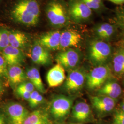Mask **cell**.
I'll return each instance as SVG.
<instances>
[{"label":"cell","mask_w":124,"mask_h":124,"mask_svg":"<svg viewBox=\"0 0 124 124\" xmlns=\"http://www.w3.org/2000/svg\"><path fill=\"white\" fill-rule=\"evenodd\" d=\"M40 15V4L36 0H19L11 12L15 21L27 26L36 25L39 22Z\"/></svg>","instance_id":"1"},{"label":"cell","mask_w":124,"mask_h":124,"mask_svg":"<svg viewBox=\"0 0 124 124\" xmlns=\"http://www.w3.org/2000/svg\"><path fill=\"white\" fill-rule=\"evenodd\" d=\"M111 75V70L108 66L99 65L94 68L87 77L88 87L92 90L101 88Z\"/></svg>","instance_id":"2"},{"label":"cell","mask_w":124,"mask_h":124,"mask_svg":"<svg viewBox=\"0 0 124 124\" xmlns=\"http://www.w3.org/2000/svg\"><path fill=\"white\" fill-rule=\"evenodd\" d=\"M46 16L50 23L54 26L61 27L67 22L66 12L62 4L56 1L50 2L46 8Z\"/></svg>","instance_id":"3"},{"label":"cell","mask_w":124,"mask_h":124,"mask_svg":"<svg viewBox=\"0 0 124 124\" xmlns=\"http://www.w3.org/2000/svg\"><path fill=\"white\" fill-rule=\"evenodd\" d=\"M111 53L110 46L101 40L94 41L90 46V57L97 64H101L108 59Z\"/></svg>","instance_id":"4"},{"label":"cell","mask_w":124,"mask_h":124,"mask_svg":"<svg viewBox=\"0 0 124 124\" xmlns=\"http://www.w3.org/2000/svg\"><path fill=\"white\" fill-rule=\"evenodd\" d=\"M5 111L11 124H23L29 114V111L24 107L17 102L7 104L5 107Z\"/></svg>","instance_id":"5"},{"label":"cell","mask_w":124,"mask_h":124,"mask_svg":"<svg viewBox=\"0 0 124 124\" xmlns=\"http://www.w3.org/2000/svg\"><path fill=\"white\" fill-rule=\"evenodd\" d=\"M72 102L69 98L60 96L55 98L52 102L51 110L53 116L57 118H62L65 116L71 109Z\"/></svg>","instance_id":"6"},{"label":"cell","mask_w":124,"mask_h":124,"mask_svg":"<svg viewBox=\"0 0 124 124\" xmlns=\"http://www.w3.org/2000/svg\"><path fill=\"white\" fill-rule=\"evenodd\" d=\"M69 13L74 20L81 21L90 18L92 14V11L82 0H76L70 4Z\"/></svg>","instance_id":"7"},{"label":"cell","mask_w":124,"mask_h":124,"mask_svg":"<svg viewBox=\"0 0 124 124\" xmlns=\"http://www.w3.org/2000/svg\"><path fill=\"white\" fill-rule=\"evenodd\" d=\"M79 55L73 49H68L58 53L56 61L63 68H72L75 67L79 61Z\"/></svg>","instance_id":"8"},{"label":"cell","mask_w":124,"mask_h":124,"mask_svg":"<svg viewBox=\"0 0 124 124\" xmlns=\"http://www.w3.org/2000/svg\"><path fill=\"white\" fill-rule=\"evenodd\" d=\"M2 56L8 66H19L24 62V55L21 50L10 45L2 50Z\"/></svg>","instance_id":"9"},{"label":"cell","mask_w":124,"mask_h":124,"mask_svg":"<svg viewBox=\"0 0 124 124\" xmlns=\"http://www.w3.org/2000/svg\"><path fill=\"white\" fill-rule=\"evenodd\" d=\"M65 78L64 69L58 63L51 68L46 75L47 82L50 87H56L60 85Z\"/></svg>","instance_id":"10"},{"label":"cell","mask_w":124,"mask_h":124,"mask_svg":"<svg viewBox=\"0 0 124 124\" xmlns=\"http://www.w3.org/2000/svg\"><path fill=\"white\" fill-rule=\"evenodd\" d=\"M82 39L80 33L73 30H68L61 33L60 49L77 46Z\"/></svg>","instance_id":"11"},{"label":"cell","mask_w":124,"mask_h":124,"mask_svg":"<svg viewBox=\"0 0 124 124\" xmlns=\"http://www.w3.org/2000/svg\"><path fill=\"white\" fill-rule=\"evenodd\" d=\"M29 56L33 62L39 65L46 64L50 60V54L48 49L39 43L33 46Z\"/></svg>","instance_id":"12"},{"label":"cell","mask_w":124,"mask_h":124,"mask_svg":"<svg viewBox=\"0 0 124 124\" xmlns=\"http://www.w3.org/2000/svg\"><path fill=\"white\" fill-rule=\"evenodd\" d=\"M61 32L58 31H51L43 35L40 38L38 43L46 49H60Z\"/></svg>","instance_id":"13"},{"label":"cell","mask_w":124,"mask_h":124,"mask_svg":"<svg viewBox=\"0 0 124 124\" xmlns=\"http://www.w3.org/2000/svg\"><path fill=\"white\" fill-rule=\"evenodd\" d=\"M85 79L84 75L82 72L78 70L72 71L67 78L65 88L70 91L78 90L83 86Z\"/></svg>","instance_id":"14"},{"label":"cell","mask_w":124,"mask_h":124,"mask_svg":"<svg viewBox=\"0 0 124 124\" xmlns=\"http://www.w3.org/2000/svg\"><path fill=\"white\" fill-rule=\"evenodd\" d=\"M92 102L94 107L102 113L111 111L115 106V101L112 98L102 95L92 98Z\"/></svg>","instance_id":"15"},{"label":"cell","mask_w":124,"mask_h":124,"mask_svg":"<svg viewBox=\"0 0 124 124\" xmlns=\"http://www.w3.org/2000/svg\"><path fill=\"white\" fill-rule=\"evenodd\" d=\"M99 95L105 96L113 99L118 98L122 93V89L117 82L109 81L106 82L98 91Z\"/></svg>","instance_id":"16"},{"label":"cell","mask_w":124,"mask_h":124,"mask_svg":"<svg viewBox=\"0 0 124 124\" xmlns=\"http://www.w3.org/2000/svg\"><path fill=\"white\" fill-rule=\"evenodd\" d=\"M8 77L13 85L21 84L25 79V75L22 69L18 65L8 67Z\"/></svg>","instance_id":"17"},{"label":"cell","mask_w":124,"mask_h":124,"mask_svg":"<svg viewBox=\"0 0 124 124\" xmlns=\"http://www.w3.org/2000/svg\"><path fill=\"white\" fill-rule=\"evenodd\" d=\"M90 108L88 104L85 102H79L73 107L72 116L78 121L87 120L90 115Z\"/></svg>","instance_id":"18"},{"label":"cell","mask_w":124,"mask_h":124,"mask_svg":"<svg viewBox=\"0 0 124 124\" xmlns=\"http://www.w3.org/2000/svg\"><path fill=\"white\" fill-rule=\"evenodd\" d=\"M23 124H50L47 114L41 110L29 113Z\"/></svg>","instance_id":"19"},{"label":"cell","mask_w":124,"mask_h":124,"mask_svg":"<svg viewBox=\"0 0 124 124\" xmlns=\"http://www.w3.org/2000/svg\"><path fill=\"white\" fill-rule=\"evenodd\" d=\"M8 38L9 45L18 49L24 47L28 42L26 35L21 31H9Z\"/></svg>","instance_id":"20"},{"label":"cell","mask_w":124,"mask_h":124,"mask_svg":"<svg viewBox=\"0 0 124 124\" xmlns=\"http://www.w3.org/2000/svg\"><path fill=\"white\" fill-rule=\"evenodd\" d=\"M26 75L31 82L38 91L42 93H44V86L41 79L40 72L37 69L33 68L27 70Z\"/></svg>","instance_id":"21"},{"label":"cell","mask_w":124,"mask_h":124,"mask_svg":"<svg viewBox=\"0 0 124 124\" xmlns=\"http://www.w3.org/2000/svg\"><path fill=\"white\" fill-rule=\"evenodd\" d=\"M114 70L116 75L124 74V48L118 50L114 54L113 60Z\"/></svg>","instance_id":"22"},{"label":"cell","mask_w":124,"mask_h":124,"mask_svg":"<svg viewBox=\"0 0 124 124\" xmlns=\"http://www.w3.org/2000/svg\"><path fill=\"white\" fill-rule=\"evenodd\" d=\"M114 32V28L112 25L108 23H103L98 25L96 29L98 36L102 39H109Z\"/></svg>","instance_id":"23"},{"label":"cell","mask_w":124,"mask_h":124,"mask_svg":"<svg viewBox=\"0 0 124 124\" xmlns=\"http://www.w3.org/2000/svg\"><path fill=\"white\" fill-rule=\"evenodd\" d=\"M9 31L7 29L0 28V51H2L3 49L9 45Z\"/></svg>","instance_id":"24"},{"label":"cell","mask_w":124,"mask_h":124,"mask_svg":"<svg viewBox=\"0 0 124 124\" xmlns=\"http://www.w3.org/2000/svg\"><path fill=\"white\" fill-rule=\"evenodd\" d=\"M43 100V97L42 96L38 91L34 90L31 94L30 98L28 101L31 107L34 108L39 105Z\"/></svg>","instance_id":"25"},{"label":"cell","mask_w":124,"mask_h":124,"mask_svg":"<svg viewBox=\"0 0 124 124\" xmlns=\"http://www.w3.org/2000/svg\"><path fill=\"white\" fill-rule=\"evenodd\" d=\"M115 19L117 25L124 31V7L118 11Z\"/></svg>","instance_id":"26"},{"label":"cell","mask_w":124,"mask_h":124,"mask_svg":"<svg viewBox=\"0 0 124 124\" xmlns=\"http://www.w3.org/2000/svg\"><path fill=\"white\" fill-rule=\"evenodd\" d=\"M0 77H8V65L3 56L0 55Z\"/></svg>","instance_id":"27"},{"label":"cell","mask_w":124,"mask_h":124,"mask_svg":"<svg viewBox=\"0 0 124 124\" xmlns=\"http://www.w3.org/2000/svg\"><path fill=\"white\" fill-rule=\"evenodd\" d=\"M17 89L25 91L31 93L35 90V86L31 82H23L18 85Z\"/></svg>","instance_id":"28"},{"label":"cell","mask_w":124,"mask_h":124,"mask_svg":"<svg viewBox=\"0 0 124 124\" xmlns=\"http://www.w3.org/2000/svg\"><path fill=\"white\" fill-rule=\"evenodd\" d=\"M85 4L89 8L92 9H99L100 8L101 5L98 4L94 0H82Z\"/></svg>","instance_id":"29"},{"label":"cell","mask_w":124,"mask_h":124,"mask_svg":"<svg viewBox=\"0 0 124 124\" xmlns=\"http://www.w3.org/2000/svg\"><path fill=\"white\" fill-rule=\"evenodd\" d=\"M17 92L18 94L23 98L25 100H29V98H30L31 94V93L25 91H23L21 90H18L17 89Z\"/></svg>","instance_id":"30"},{"label":"cell","mask_w":124,"mask_h":124,"mask_svg":"<svg viewBox=\"0 0 124 124\" xmlns=\"http://www.w3.org/2000/svg\"><path fill=\"white\" fill-rule=\"evenodd\" d=\"M114 124H124V118L114 115Z\"/></svg>","instance_id":"31"},{"label":"cell","mask_w":124,"mask_h":124,"mask_svg":"<svg viewBox=\"0 0 124 124\" xmlns=\"http://www.w3.org/2000/svg\"><path fill=\"white\" fill-rule=\"evenodd\" d=\"M0 124H6V118L0 110Z\"/></svg>","instance_id":"32"},{"label":"cell","mask_w":124,"mask_h":124,"mask_svg":"<svg viewBox=\"0 0 124 124\" xmlns=\"http://www.w3.org/2000/svg\"><path fill=\"white\" fill-rule=\"evenodd\" d=\"M114 4L117 5H122L124 4V0H107Z\"/></svg>","instance_id":"33"},{"label":"cell","mask_w":124,"mask_h":124,"mask_svg":"<svg viewBox=\"0 0 124 124\" xmlns=\"http://www.w3.org/2000/svg\"><path fill=\"white\" fill-rule=\"evenodd\" d=\"M3 92V86L1 82L0 81V96L2 94Z\"/></svg>","instance_id":"34"},{"label":"cell","mask_w":124,"mask_h":124,"mask_svg":"<svg viewBox=\"0 0 124 124\" xmlns=\"http://www.w3.org/2000/svg\"><path fill=\"white\" fill-rule=\"evenodd\" d=\"M119 44L121 46L123 47V48H124V39L120 41Z\"/></svg>","instance_id":"35"},{"label":"cell","mask_w":124,"mask_h":124,"mask_svg":"<svg viewBox=\"0 0 124 124\" xmlns=\"http://www.w3.org/2000/svg\"><path fill=\"white\" fill-rule=\"evenodd\" d=\"M121 108H122L121 110H122L123 111H124V99L122 102V104H121Z\"/></svg>","instance_id":"36"},{"label":"cell","mask_w":124,"mask_h":124,"mask_svg":"<svg viewBox=\"0 0 124 124\" xmlns=\"http://www.w3.org/2000/svg\"><path fill=\"white\" fill-rule=\"evenodd\" d=\"M82 124V123H75V124Z\"/></svg>","instance_id":"37"}]
</instances>
